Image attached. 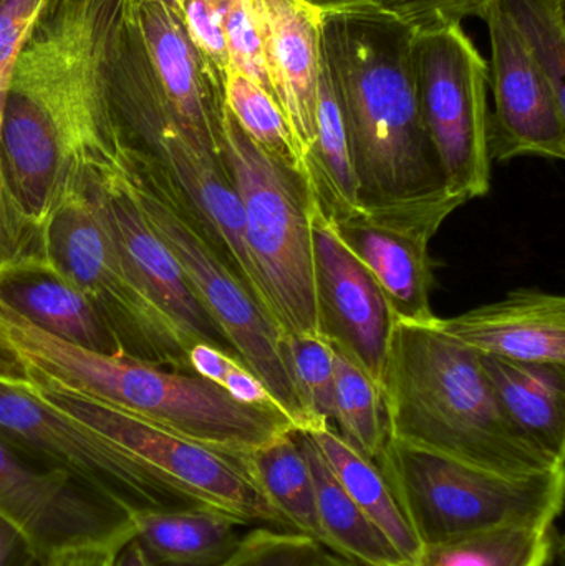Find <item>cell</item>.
<instances>
[{"label":"cell","instance_id":"6da1fadb","mask_svg":"<svg viewBox=\"0 0 565 566\" xmlns=\"http://www.w3.org/2000/svg\"><path fill=\"white\" fill-rule=\"evenodd\" d=\"M123 0H50L3 99V172L33 244L86 172L125 168L133 148L113 108L109 63Z\"/></svg>","mask_w":565,"mask_h":566},{"label":"cell","instance_id":"7a4b0ae2","mask_svg":"<svg viewBox=\"0 0 565 566\" xmlns=\"http://www.w3.org/2000/svg\"><path fill=\"white\" fill-rule=\"evenodd\" d=\"M415 36L384 10L322 15V55L344 118L360 208L451 196L421 119Z\"/></svg>","mask_w":565,"mask_h":566},{"label":"cell","instance_id":"3957f363","mask_svg":"<svg viewBox=\"0 0 565 566\" xmlns=\"http://www.w3.org/2000/svg\"><path fill=\"white\" fill-rule=\"evenodd\" d=\"M433 322L395 319L378 382L388 441L514 478L565 469L506 418L480 353Z\"/></svg>","mask_w":565,"mask_h":566},{"label":"cell","instance_id":"277c9868","mask_svg":"<svg viewBox=\"0 0 565 566\" xmlns=\"http://www.w3.org/2000/svg\"><path fill=\"white\" fill-rule=\"evenodd\" d=\"M0 353L20 373L53 379L229 454L248 455L279 436L297 432L278 409L242 405L195 373L73 345L36 328L2 302Z\"/></svg>","mask_w":565,"mask_h":566},{"label":"cell","instance_id":"5b68a950","mask_svg":"<svg viewBox=\"0 0 565 566\" xmlns=\"http://www.w3.org/2000/svg\"><path fill=\"white\" fill-rule=\"evenodd\" d=\"M109 92L133 149L181 135L201 151L221 156L224 88L165 3L123 0L113 35Z\"/></svg>","mask_w":565,"mask_h":566},{"label":"cell","instance_id":"8992f818","mask_svg":"<svg viewBox=\"0 0 565 566\" xmlns=\"http://www.w3.org/2000/svg\"><path fill=\"white\" fill-rule=\"evenodd\" d=\"M221 158L244 209L245 239L265 305L282 335H321L314 289L315 196L301 166L255 145L222 116Z\"/></svg>","mask_w":565,"mask_h":566},{"label":"cell","instance_id":"52a82bcc","mask_svg":"<svg viewBox=\"0 0 565 566\" xmlns=\"http://www.w3.org/2000/svg\"><path fill=\"white\" fill-rule=\"evenodd\" d=\"M129 182L149 228L171 252L196 298L239 359L261 379L297 432L307 418L285 355V336L261 302L219 255L163 172L133 149Z\"/></svg>","mask_w":565,"mask_h":566},{"label":"cell","instance_id":"ba28073f","mask_svg":"<svg viewBox=\"0 0 565 566\" xmlns=\"http://www.w3.org/2000/svg\"><path fill=\"white\" fill-rule=\"evenodd\" d=\"M375 462L420 545L494 528L556 524L563 514L565 469L514 478L388 439Z\"/></svg>","mask_w":565,"mask_h":566},{"label":"cell","instance_id":"9c48e42d","mask_svg":"<svg viewBox=\"0 0 565 566\" xmlns=\"http://www.w3.org/2000/svg\"><path fill=\"white\" fill-rule=\"evenodd\" d=\"M15 379L33 398L128 452L189 505L221 512L242 527L285 531L255 482L248 455L191 441L53 379L32 373H22Z\"/></svg>","mask_w":565,"mask_h":566},{"label":"cell","instance_id":"30bf717a","mask_svg":"<svg viewBox=\"0 0 565 566\" xmlns=\"http://www.w3.org/2000/svg\"><path fill=\"white\" fill-rule=\"evenodd\" d=\"M35 252L90 300L125 358L192 373V343L129 271L83 182L50 216Z\"/></svg>","mask_w":565,"mask_h":566},{"label":"cell","instance_id":"8fae6325","mask_svg":"<svg viewBox=\"0 0 565 566\" xmlns=\"http://www.w3.org/2000/svg\"><path fill=\"white\" fill-rule=\"evenodd\" d=\"M415 80L444 188L464 202L491 188L490 69L463 27L415 36Z\"/></svg>","mask_w":565,"mask_h":566},{"label":"cell","instance_id":"7c38bea8","mask_svg":"<svg viewBox=\"0 0 565 566\" xmlns=\"http://www.w3.org/2000/svg\"><path fill=\"white\" fill-rule=\"evenodd\" d=\"M0 439L133 515L189 505L128 452L39 401L0 371Z\"/></svg>","mask_w":565,"mask_h":566},{"label":"cell","instance_id":"4fadbf2b","mask_svg":"<svg viewBox=\"0 0 565 566\" xmlns=\"http://www.w3.org/2000/svg\"><path fill=\"white\" fill-rule=\"evenodd\" d=\"M0 515L22 535L40 564L90 548H122L133 538L129 514L3 439Z\"/></svg>","mask_w":565,"mask_h":566},{"label":"cell","instance_id":"5bb4252c","mask_svg":"<svg viewBox=\"0 0 565 566\" xmlns=\"http://www.w3.org/2000/svg\"><path fill=\"white\" fill-rule=\"evenodd\" d=\"M457 196L404 208H358L334 226L342 241L364 262L380 285L395 319L430 323V242L443 222L461 206Z\"/></svg>","mask_w":565,"mask_h":566},{"label":"cell","instance_id":"9a60e30c","mask_svg":"<svg viewBox=\"0 0 565 566\" xmlns=\"http://www.w3.org/2000/svg\"><path fill=\"white\" fill-rule=\"evenodd\" d=\"M490 30V78L494 109L490 113L491 159L565 158V112L557 106L510 17L493 0L483 17Z\"/></svg>","mask_w":565,"mask_h":566},{"label":"cell","instance_id":"2e32d148","mask_svg":"<svg viewBox=\"0 0 565 566\" xmlns=\"http://www.w3.org/2000/svg\"><path fill=\"white\" fill-rule=\"evenodd\" d=\"M318 333L380 382L395 315L364 262L348 249L317 201L312 214Z\"/></svg>","mask_w":565,"mask_h":566},{"label":"cell","instance_id":"e0dca14e","mask_svg":"<svg viewBox=\"0 0 565 566\" xmlns=\"http://www.w3.org/2000/svg\"><path fill=\"white\" fill-rule=\"evenodd\" d=\"M129 161L125 168L86 172L83 186L96 211L102 216L129 271L181 329L182 335L192 345L208 343L236 356L224 333L196 298L171 252L146 222L129 182Z\"/></svg>","mask_w":565,"mask_h":566},{"label":"cell","instance_id":"ac0fdd59","mask_svg":"<svg viewBox=\"0 0 565 566\" xmlns=\"http://www.w3.org/2000/svg\"><path fill=\"white\" fill-rule=\"evenodd\" d=\"M139 153L171 182L219 255L268 310L245 239L244 209L221 156L201 151L181 135L156 139Z\"/></svg>","mask_w":565,"mask_h":566},{"label":"cell","instance_id":"d6986e66","mask_svg":"<svg viewBox=\"0 0 565 566\" xmlns=\"http://www.w3.org/2000/svg\"><path fill=\"white\" fill-rule=\"evenodd\" d=\"M254 7L274 99L302 163L315 138L324 13L301 0H254Z\"/></svg>","mask_w":565,"mask_h":566},{"label":"cell","instance_id":"ffe728a7","mask_svg":"<svg viewBox=\"0 0 565 566\" xmlns=\"http://www.w3.org/2000/svg\"><path fill=\"white\" fill-rule=\"evenodd\" d=\"M433 323L480 355L565 366V298L540 286H520L498 302Z\"/></svg>","mask_w":565,"mask_h":566},{"label":"cell","instance_id":"44dd1931","mask_svg":"<svg viewBox=\"0 0 565 566\" xmlns=\"http://www.w3.org/2000/svg\"><path fill=\"white\" fill-rule=\"evenodd\" d=\"M0 302L56 338L103 355L123 356L118 339L95 306L40 252L0 264Z\"/></svg>","mask_w":565,"mask_h":566},{"label":"cell","instance_id":"7402d4cb","mask_svg":"<svg viewBox=\"0 0 565 566\" xmlns=\"http://www.w3.org/2000/svg\"><path fill=\"white\" fill-rule=\"evenodd\" d=\"M480 356L506 418L541 451L565 462V366Z\"/></svg>","mask_w":565,"mask_h":566},{"label":"cell","instance_id":"603a6c76","mask_svg":"<svg viewBox=\"0 0 565 566\" xmlns=\"http://www.w3.org/2000/svg\"><path fill=\"white\" fill-rule=\"evenodd\" d=\"M133 538L159 566H216L241 542L238 522L201 505L129 515Z\"/></svg>","mask_w":565,"mask_h":566},{"label":"cell","instance_id":"cb8c5ba5","mask_svg":"<svg viewBox=\"0 0 565 566\" xmlns=\"http://www.w3.org/2000/svg\"><path fill=\"white\" fill-rule=\"evenodd\" d=\"M302 432L312 439L348 497L410 565L420 552L421 545L408 525L404 512L398 507L377 462L370 461L348 446L335 431L334 426H318L311 431Z\"/></svg>","mask_w":565,"mask_h":566},{"label":"cell","instance_id":"d4e9b609","mask_svg":"<svg viewBox=\"0 0 565 566\" xmlns=\"http://www.w3.org/2000/svg\"><path fill=\"white\" fill-rule=\"evenodd\" d=\"M297 439L314 479L325 551L362 566H410L348 497L312 439L305 432Z\"/></svg>","mask_w":565,"mask_h":566},{"label":"cell","instance_id":"484cf974","mask_svg":"<svg viewBox=\"0 0 565 566\" xmlns=\"http://www.w3.org/2000/svg\"><path fill=\"white\" fill-rule=\"evenodd\" d=\"M302 168L325 218L337 221L360 208L347 132L324 55L318 75L315 138L302 159Z\"/></svg>","mask_w":565,"mask_h":566},{"label":"cell","instance_id":"4316f807","mask_svg":"<svg viewBox=\"0 0 565 566\" xmlns=\"http://www.w3.org/2000/svg\"><path fill=\"white\" fill-rule=\"evenodd\" d=\"M248 464L285 531L304 535L324 548L314 479L297 432L279 436L255 449L248 454Z\"/></svg>","mask_w":565,"mask_h":566},{"label":"cell","instance_id":"83f0119b","mask_svg":"<svg viewBox=\"0 0 565 566\" xmlns=\"http://www.w3.org/2000/svg\"><path fill=\"white\" fill-rule=\"evenodd\" d=\"M559 555L556 524L516 525L421 545L410 566H553Z\"/></svg>","mask_w":565,"mask_h":566},{"label":"cell","instance_id":"f1b7e54d","mask_svg":"<svg viewBox=\"0 0 565 566\" xmlns=\"http://www.w3.org/2000/svg\"><path fill=\"white\" fill-rule=\"evenodd\" d=\"M334 371L335 431L355 451L377 461L387 441L380 389L357 361L335 346Z\"/></svg>","mask_w":565,"mask_h":566},{"label":"cell","instance_id":"f546056e","mask_svg":"<svg viewBox=\"0 0 565 566\" xmlns=\"http://www.w3.org/2000/svg\"><path fill=\"white\" fill-rule=\"evenodd\" d=\"M510 17L565 112V0H496Z\"/></svg>","mask_w":565,"mask_h":566},{"label":"cell","instance_id":"4dcf8cb0","mask_svg":"<svg viewBox=\"0 0 565 566\" xmlns=\"http://www.w3.org/2000/svg\"><path fill=\"white\" fill-rule=\"evenodd\" d=\"M49 2L50 0H0V133H2L3 99H6L7 85L12 75L13 65ZM0 218H2L12 258L22 254L32 244V239L17 214L9 186H7L2 149H0Z\"/></svg>","mask_w":565,"mask_h":566},{"label":"cell","instance_id":"1f68e13d","mask_svg":"<svg viewBox=\"0 0 565 566\" xmlns=\"http://www.w3.org/2000/svg\"><path fill=\"white\" fill-rule=\"evenodd\" d=\"M284 342L289 368L307 418L305 431L334 426V346L322 335L285 336Z\"/></svg>","mask_w":565,"mask_h":566},{"label":"cell","instance_id":"d6a6232c","mask_svg":"<svg viewBox=\"0 0 565 566\" xmlns=\"http://www.w3.org/2000/svg\"><path fill=\"white\" fill-rule=\"evenodd\" d=\"M226 108L245 135L265 151L301 166L291 128L271 95L239 73L229 72Z\"/></svg>","mask_w":565,"mask_h":566},{"label":"cell","instance_id":"836d02e7","mask_svg":"<svg viewBox=\"0 0 565 566\" xmlns=\"http://www.w3.org/2000/svg\"><path fill=\"white\" fill-rule=\"evenodd\" d=\"M158 2L165 3L181 20L226 93L229 62L228 52H226L224 19L232 0H158Z\"/></svg>","mask_w":565,"mask_h":566},{"label":"cell","instance_id":"e575fe53","mask_svg":"<svg viewBox=\"0 0 565 566\" xmlns=\"http://www.w3.org/2000/svg\"><path fill=\"white\" fill-rule=\"evenodd\" d=\"M322 551L304 535L255 527L242 535L236 551L216 566H314Z\"/></svg>","mask_w":565,"mask_h":566},{"label":"cell","instance_id":"d590c367","mask_svg":"<svg viewBox=\"0 0 565 566\" xmlns=\"http://www.w3.org/2000/svg\"><path fill=\"white\" fill-rule=\"evenodd\" d=\"M224 40L229 72L251 80L274 98L265 70L254 0H232L224 19Z\"/></svg>","mask_w":565,"mask_h":566},{"label":"cell","instance_id":"8d00e7d4","mask_svg":"<svg viewBox=\"0 0 565 566\" xmlns=\"http://www.w3.org/2000/svg\"><path fill=\"white\" fill-rule=\"evenodd\" d=\"M493 0H384L380 9L415 32L461 27L468 19L483 20Z\"/></svg>","mask_w":565,"mask_h":566},{"label":"cell","instance_id":"74e56055","mask_svg":"<svg viewBox=\"0 0 565 566\" xmlns=\"http://www.w3.org/2000/svg\"><path fill=\"white\" fill-rule=\"evenodd\" d=\"M222 389L236 401L242 405L259 406V408L278 409L284 412L278 405L271 392L268 391L261 379L239 359H232L226 373Z\"/></svg>","mask_w":565,"mask_h":566},{"label":"cell","instance_id":"f35d334b","mask_svg":"<svg viewBox=\"0 0 565 566\" xmlns=\"http://www.w3.org/2000/svg\"><path fill=\"white\" fill-rule=\"evenodd\" d=\"M188 359L195 375L201 376V378L208 379L215 385L222 386L229 365H231L232 359L238 358L216 348V346L208 345V343L198 342L189 349Z\"/></svg>","mask_w":565,"mask_h":566},{"label":"cell","instance_id":"ab89813d","mask_svg":"<svg viewBox=\"0 0 565 566\" xmlns=\"http://www.w3.org/2000/svg\"><path fill=\"white\" fill-rule=\"evenodd\" d=\"M36 562L22 535L0 515V566H33Z\"/></svg>","mask_w":565,"mask_h":566},{"label":"cell","instance_id":"60d3db41","mask_svg":"<svg viewBox=\"0 0 565 566\" xmlns=\"http://www.w3.org/2000/svg\"><path fill=\"white\" fill-rule=\"evenodd\" d=\"M119 551L122 548H90V551L63 555L50 564L53 566H113Z\"/></svg>","mask_w":565,"mask_h":566},{"label":"cell","instance_id":"b9f144b4","mask_svg":"<svg viewBox=\"0 0 565 566\" xmlns=\"http://www.w3.org/2000/svg\"><path fill=\"white\" fill-rule=\"evenodd\" d=\"M322 13L352 12V10L380 9L384 0H301Z\"/></svg>","mask_w":565,"mask_h":566},{"label":"cell","instance_id":"7bdbcfd3","mask_svg":"<svg viewBox=\"0 0 565 566\" xmlns=\"http://www.w3.org/2000/svg\"><path fill=\"white\" fill-rule=\"evenodd\" d=\"M113 566H159L146 554L145 548L132 538L123 545L122 551L116 555Z\"/></svg>","mask_w":565,"mask_h":566},{"label":"cell","instance_id":"ee69618b","mask_svg":"<svg viewBox=\"0 0 565 566\" xmlns=\"http://www.w3.org/2000/svg\"><path fill=\"white\" fill-rule=\"evenodd\" d=\"M314 566H362L347 560V558L338 557V555L331 554V552L322 551L318 555L317 564Z\"/></svg>","mask_w":565,"mask_h":566},{"label":"cell","instance_id":"f6af8a7d","mask_svg":"<svg viewBox=\"0 0 565 566\" xmlns=\"http://www.w3.org/2000/svg\"><path fill=\"white\" fill-rule=\"evenodd\" d=\"M12 259L9 241H7L6 229H3L2 218H0V264Z\"/></svg>","mask_w":565,"mask_h":566},{"label":"cell","instance_id":"bcb514c9","mask_svg":"<svg viewBox=\"0 0 565 566\" xmlns=\"http://www.w3.org/2000/svg\"><path fill=\"white\" fill-rule=\"evenodd\" d=\"M33 566H46V565L45 564H40V562H36V564L33 565Z\"/></svg>","mask_w":565,"mask_h":566},{"label":"cell","instance_id":"7dc6e473","mask_svg":"<svg viewBox=\"0 0 565 566\" xmlns=\"http://www.w3.org/2000/svg\"><path fill=\"white\" fill-rule=\"evenodd\" d=\"M46 566H53L52 564H46Z\"/></svg>","mask_w":565,"mask_h":566}]
</instances>
